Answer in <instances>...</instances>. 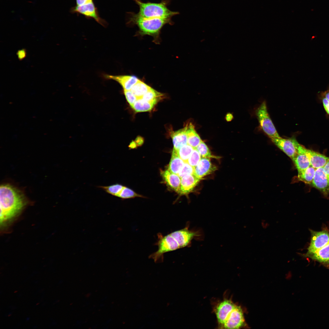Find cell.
Segmentation results:
<instances>
[{"label":"cell","instance_id":"6da1fadb","mask_svg":"<svg viewBox=\"0 0 329 329\" xmlns=\"http://www.w3.org/2000/svg\"><path fill=\"white\" fill-rule=\"evenodd\" d=\"M199 235L197 232L189 230L187 227L164 236L159 234L156 243L158 249L149 258L156 262L163 260L165 253L188 246L193 239Z\"/></svg>","mask_w":329,"mask_h":329},{"label":"cell","instance_id":"7a4b0ae2","mask_svg":"<svg viewBox=\"0 0 329 329\" xmlns=\"http://www.w3.org/2000/svg\"><path fill=\"white\" fill-rule=\"evenodd\" d=\"M0 225L3 227L12 221L25 205L24 197L18 190L9 184L0 188Z\"/></svg>","mask_w":329,"mask_h":329},{"label":"cell","instance_id":"3957f363","mask_svg":"<svg viewBox=\"0 0 329 329\" xmlns=\"http://www.w3.org/2000/svg\"><path fill=\"white\" fill-rule=\"evenodd\" d=\"M127 13V24L136 25L139 29V33L141 35L157 36L165 25L173 24L171 19L146 18L133 12Z\"/></svg>","mask_w":329,"mask_h":329},{"label":"cell","instance_id":"277c9868","mask_svg":"<svg viewBox=\"0 0 329 329\" xmlns=\"http://www.w3.org/2000/svg\"><path fill=\"white\" fill-rule=\"evenodd\" d=\"M133 0L139 7L137 14L143 18L171 19L179 13L178 12L172 11L168 8L170 0H162L160 3L143 2L140 0Z\"/></svg>","mask_w":329,"mask_h":329},{"label":"cell","instance_id":"5b68a950","mask_svg":"<svg viewBox=\"0 0 329 329\" xmlns=\"http://www.w3.org/2000/svg\"><path fill=\"white\" fill-rule=\"evenodd\" d=\"M256 115L262 130L270 138L281 137L270 117L265 101L257 109Z\"/></svg>","mask_w":329,"mask_h":329},{"label":"cell","instance_id":"8992f818","mask_svg":"<svg viewBox=\"0 0 329 329\" xmlns=\"http://www.w3.org/2000/svg\"><path fill=\"white\" fill-rule=\"evenodd\" d=\"M311 238L307 253L304 256L313 253L329 243V231L327 229L320 231L310 230Z\"/></svg>","mask_w":329,"mask_h":329},{"label":"cell","instance_id":"52a82bcc","mask_svg":"<svg viewBox=\"0 0 329 329\" xmlns=\"http://www.w3.org/2000/svg\"><path fill=\"white\" fill-rule=\"evenodd\" d=\"M70 12L84 15L87 19L93 18L104 27L107 25V23L99 15L97 8L94 1L80 5H76L72 7Z\"/></svg>","mask_w":329,"mask_h":329},{"label":"cell","instance_id":"ba28073f","mask_svg":"<svg viewBox=\"0 0 329 329\" xmlns=\"http://www.w3.org/2000/svg\"><path fill=\"white\" fill-rule=\"evenodd\" d=\"M270 139L276 146L292 160L296 155L299 143L295 137L285 139L281 137Z\"/></svg>","mask_w":329,"mask_h":329},{"label":"cell","instance_id":"9c48e42d","mask_svg":"<svg viewBox=\"0 0 329 329\" xmlns=\"http://www.w3.org/2000/svg\"><path fill=\"white\" fill-rule=\"evenodd\" d=\"M245 319L242 310L237 305L230 313L221 327L225 329H239L244 326Z\"/></svg>","mask_w":329,"mask_h":329},{"label":"cell","instance_id":"30bf717a","mask_svg":"<svg viewBox=\"0 0 329 329\" xmlns=\"http://www.w3.org/2000/svg\"><path fill=\"white\" fill-rule=\"evenodd\" d=\"M320 191L324 196L329 194V181L323 167L316 169L313 181L310 185Z\"/></svg>","mask_w":329,"mask_h":329},{"label":"cell","instance_id":"8fae6325","mask_svg":"<svg viewBox=\"0 0 329 329\" xmlns=\"http://www.w3.org/2000/svg\"><path fill=\"white\" fill-rule=\"evenodd\" d=\"M235 305L231 300L225 299L217 305L215 309V313L220 328H221Z\"/></svg>","mask_w":329,"mask_h":329},{"label":"cell","instance_id":"7c38bea8","mask_svg":"<svg viewBox=\"0 0 329 329\" xmlns=\"http://www.w3.org/2000/svg\"><path fill=\"white\" fill-rule=\"evenodd\" d=\"M301 147L303 152L308 157L310 165L316 169L323 167L329 159V157L325 155L307 149L302 145Z\"/></svg>","mask_w":329,"mask_h":329},{"label":"cell","instance_id":"4fadbf2b","mask_svg":"<svg viewBox=\"0 0 329 329\" xmlns=\"http://www.w3.org/2000/svg\"><path fill=\"white\" fill-rule=\"evenodd\" d=\"M217 169L216 167L211 163L209 158H201L198 164L194 168V174L201 179Z\"/></svg>","mask_w":329,"mask_h":329},{"label":"cell","instance_id":"5bb4252c","mask_svg":"<svg viewBox=\"0 0 329 329\" xmlns=\"http://www.w3.org/2000/svg\"><path fill=\"white\" fill-rule=\"evenodd\" d=\"M104 77L107 79L113 80L119 83L124 90H130L139 80L136 76L131 75L107 74L104 75Z\"/></svg>","mask_w":329,"mask_h":329},{"label":"cell","instance_id":"9a60e30c","mask_svg":"<svg viewBox=\"0 0 329 329\" xmlns=\"http://www.w3.org/2000/svg\"><path fill=\"white\" fill-rule=\"evenodd\" d=\"M161 174L164 180L168 186L180 194L181 178L178 175L168 170L162 171Z\"/></svg>","mask_w":329,"mask_h":329},{"label":"cell","instance_id":"2e32d148","mask_svg":"<svg viewBox=\"0 0 329 329\" xmlns=\"http://www.w3.org/2000/svg\"><path fill=\"white\" fill-rule=\"evenodd\" d=\"M201 180L194 174L186 175L182 177L180 195H186L191 192Z\"/></svg>","mask_w":329,"mask_h":329},{"label":"cell","instance_id":"e0dca14e","mask_svg":"<svg viewBox=\"0 0 329 329\" xmlns=\"http://www.w3.org/2000/svg\"><path fill=\"white\" fill-rule=\"evenodd\" d=\"M301 146V145L299 143L297 148V154L292 160L298 172L305 170L311 166L309 159L302 150Z\"/></svg>","mask_w":329,"mask_h":329},{"label":"cell","instance_id":"ac0fdd59","mask_svg":"<svg viewBox=\"0 0 329 329\" xmlns=\"http://www.w3.org/2000/svg\"><path fill=\"white\" fill-rule=\"evenodd\" d=\"M305 257L309 258L322 264L324 266L329 267V243L316 252L309 255Z\"/></svg>","mask_w":329,"mask_h":329},{"label":"cell","instance_id":"d6986e66","mask_svg":"<svg viewBox=\"0 0 329 329\" xmlns=\"http://www.w3.org/2000/svg\"><path fill=\"white\" fill-rule=\"evenodd\" d=\"M187 127L177 131L173 132L171 134L174 147L178 150L183 146L187 144V137L186 133Z\"/></svg>","mask_w":329,"mask_h":329},{"label":"cell","instance_id":"ffe728a7","mask_svg":"<svg viewBox=\"0 0 329 329\" xmlns=\"http://www.w3.org/2000/svg\"><path fill=\"white\" fill-rule=\"evenodd\" d=\"M186 133L187 137V144L194 149L202 141L196 131L193 125L190 123L186 126Z\"/></svg>","mask_w":329,"mask_h":329},{"label":"cell","instance_id":"44dd1931","mask_svg":"<svg viewBox=\"0 0 329 329\" xmlns=\"http://www.w3.org/2000/svg\"><path fill=\"white\" fill-rule=\"evenodd\" d=\"M184 162L178 155L176 151L173 149L168 170L171 172L178 175L183 167Z\"/></svg>","mask_w":329,"mask_h":329},{"label":"cell","instance_id":"7402d4cb","mask_svg":"<svg viewBox=\"0 0 329 329\" xmlns=\"http://www.w3.org/2000/svg\"><path fill=\"white\" fill-rule=\"evenodd\" d=\"M316 169L310 166L305 170L298 172V180L310 185L313 180Z\"/></svg>","mask_w":329,"mask_h":329},{"label":"cell","instance_id":"603a6c76","mask_svg":"<svg viewBox=\"0 0 329 329\" xmlns=\"http://www.w3.org/2000/svg\"><path fill=\"white\" fill-rule=\"evenodd\" d=\"M155 105L153 103L140 98H138L131 107L136 112H145L151 110Z\"/></svg>","mask_w":329,"mask_h":329},{"label":"cell","instance_id":"cb8c5ba5","mask_svg":"<svg viewBox=\"0 0 329 329\" xmlns=\"http://www.w3.org/2000/svg\"><path fill=\"white\" fill-rule=\"evenodd\" d=\"M151 88L145 83L139 80L130 90L138 98H141Z\"/></svg>","mask_w":329,"mask_h":329},{"label":"cell","instance_id":"d4e9b609","mask_svg":"<svg viewBox=\"0 0 329 329\" xmlns=\"http://www.w3.org/2000/svg\"><path fill=\"white\" fill-rule=\"evenodd\" d=\"M163 94L151 88L141 98L145 100L152 102L155 104L160 100Z\"/></svg>","mask_w":329,"mask_h":329},{"label":"cell","instance_id":"484cf974","mask_svg":"<svg viewBox=\"0 0 329 329\" xmlns=\"http://www.w3.org/2000/svg\"><path fill=\"white\" fill-rule=\"evenodd\" d=\"M124 186L121 184L115 183L108 186H98L97 187L108 194L117 197Z\"/></svg>","mask_w":329,"mask_h":329},{"label":"cell","instance_id":"4316f807","mask_svg":"<svg viewBox=\"0 0 329 329\" xmlns=\"http://www.w3.org/2000/svg\"><path fill=\"white\" fill-rule=\"evenodd\" d=\"M193 149V147L187 144L181 147L178 150H174L176 151L179 157L184 162H187L190 155Z\"/></svg>","mask_w":329,"mask_h":329},{"label":"cell","instance_id":"83f0119b","mask_svg":"<svg viewBox=\"0 0 329 329\" xmlns=\"http://www.w3.org/2000/svg\"><path fill=\"white\" fill-rule=\"evenodd\" d=\"M195 149L198 152L201 158H217V157L211 155L209 148L203 141H201Z\"/></svg>","mask_w":329,"mask_h":329},{"label":"cell","instance_id":"f1b7e54d","mask_svg":"<svg viewBox=\"0 0 329 329\" xmlns=\"http://www.w3.org/2000/svg\"><path fill=\"white\" fill-rule=\"evenodd\" d=\"M136 197H142V196L136 193L130 189L125 186L117 196L122 199L131 198Z\"/></svg>","mask_w":329,"mask_h":329},{"label":"cell","instance_id":"f546056e","mask_svg":"<svg viewBox=\"0 0 329 329\" xmlns=\"http://www.w3.org/2000/svg\"><path fill=\"white\" fill-rule=\"evenodd\" d=\"M201 156L196 149H194L190 155L187 162L194 168L199 163L201 159Z\"/></svg>","mask_w":329,"mask_h":329},{"label":"cell","instance_id":"4dcf8cb0","mask_svg":"<svg viewBox=\"0 0 329 329\" xmlns=\"http://www.w3.org/2000/svg\"><path fill=\"white\" fill-rule=\"evenodd\" d=\"M194 168L187 162H185L178 175L181 178L186 175L194 174Z\"/></svg>","mask_w":329,"mask_h":329},{"label":"cell","instance_id":"1f68e13d","mask_svg":"<svg viewBox=\"0 0 329 329\" xmlns=\"http://www.w3.org/2000/svg\"><path fill=\"white\" fill-rule=\"evenodd\" d=\"M124 93L128 102L131 106L138 98L130 90H124Z\"/></svg>","mask_w":329,"mask_h":329},{"label":"cell","instance_id":"d6a6232c","mask_svg":"<svg viewBox=\"0 0 329 329\" xmlns=\"http://www.w3.org/2000/svg\"><path fill=\"white\" fill-rule=\"evenodd\" d=\"M324 108L327 113L329 115V101L325 98L321 97Z\"/></svg>","mask_w":329,"mask_h":329},{"label":"cell","instance_id":"836d02e7","mask_svg":"<svg viewBox=\"0 0 329 329\" xmlns=\"http://www.w3.org/2000/svg\"><path fill=\"white\" fill-rule=\"evenodd\" d=\"M320 97H324L329 101V87L325 91L321 92L320 94Z\"/></svg>","mask_w":329,"mask_h":329},{"label":"cell","instance_id":"e575fe53","mask_svg":"<svg viewBox=\"0 0 329 329\" xmlns=\"http://www.w3.org/2000/svg\"><path fill=\"white\" fill-rule=\"evenodd\" d=\"M323 168L327 179L329 181V159Z\"/></svg>","mask_w":329,"mask_h":329},{"label":"cell","instance_id":"d590c367","mask_svg":"<svg viewBox=\"0 0 329 329\" xmlns=\"http://www.w3.org/2000/svg\"><path fill=\"white\" fill-rule=\"evenodd\" d=\"M76 5H80L85 3L93 1V0H76Z\"/></svg>","mask_w":329,"mask_h":329},{"label":"cell","instance_id":"8d00e7d4","mask_svg":"<svg viewBox=\"0 0 329 329\" xmlns=\"http://www.w3.org/2000/svg\"><path fill=\"white\" fill-rule=\"evenodd\" d=\"M26 53L24 51L22 50L19 51L18 53V56L19 59H22L25 56Z\"/></svg>","mask_w":329,"mask_h":329},{"label":"cell","instance_id":"74e56055","mask_svg":"<svg viewBox=\"0 0 329 329\" xmlns=\"http://www.w3.org/2000/svg\"><path fill=\"white\" fill-rule=\"evenodd\" d=\"M232 118L233 116L230 113L227 114L226 117V119L228 121H230L232 119Z\"/></svg>","mask_w":329,"mask_h":329}]
</instances>
